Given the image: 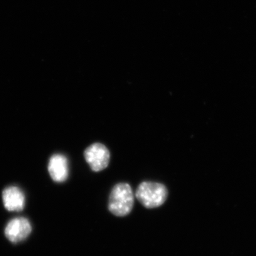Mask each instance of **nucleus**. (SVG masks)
Wrapping results in <instances>:
<instances>
[{"instance_id": "5", "label": "nucleus", "mask_w": 256, "mask_h": 256, "mask_svg": "<svg viewBox=\"0 0 256 256\" xmlns=\"http://www.w3.org/2000/svg\"><path fill=\"white\" fill-rule=\"evenodd\" d=\"M48 170L54 181L63 182L68 176V160L63 154H54L50 158Z\"/></svg>"}, {"instance_id": "2", "label": "nucleus", "mask_w": 256, "mask_h": 256, "mask_svg": "<svg viewBox=\"0 0 256 256\" xmlns=\"http://www.w3.org/2000/svg\"><path fill=\"white\" fill-rule=\"evenodd\" d=\"M168 190L162 184L143 182L138 186L136 196L148 208H158L166 202Z\"/></svg>"}, {"instance_id": "1", "label": "nucleus", "mask_w": 256, "mask_h": 256, "mask_svg": "<svg viewBox=\"0 0 256 256\" xmlns=\"http://www.w3.org/2000/svg\"><path fill=\"white\" fill-rule=\"evenodd\" d=\"M134 202V194L130 184H117L109 196L108 210L116 216H126L132 210Z\"/></svg>"}, {"instance_id": "3", "label": "nucleus", "mask_w": 256, "mask_h": 256, "mask_svg": "<svg viewBox=\"0 0 256 256\" xmlns=\"http://www.w3.org/2000/svg\"><path fill=\"white\" fill-rule=\"evenodd\" d=\"M84 158L90 169L98 172L108 168L110 162V154L104 144L96 142L88 146L84 151Z\"/></svg>"}, {"instance_id": "4", "label": "nucleus", "mask_w": 256, "mask_h": 256, "mask_svg": "<svg viewBox=\"0 0 256 256\" xmlns=\"http://www.w3.org/2000/svg\"><path fill=\"white\" fill-rule=\"evenodd\" d=\"M32 226L26 218L18 217L10 220L4 233L10 242H18L28 238L32 232Z\"/></svg>"}, {"instance_id": "6", "label": "nucleus", "mask_w": 256, "mask_h": 256, "mask_svg": "<svg viewBox=\"0 0 256 256\" xmlns=\"http://www.w3.org/2000/svg\"><path fill=\"white\" fill-rule=\"evenodd\" d=\"M2 200L5 208L10 212H18L24 206V195L16 186L5 188L2 193Z\"/></svg>"}]
</instances>
